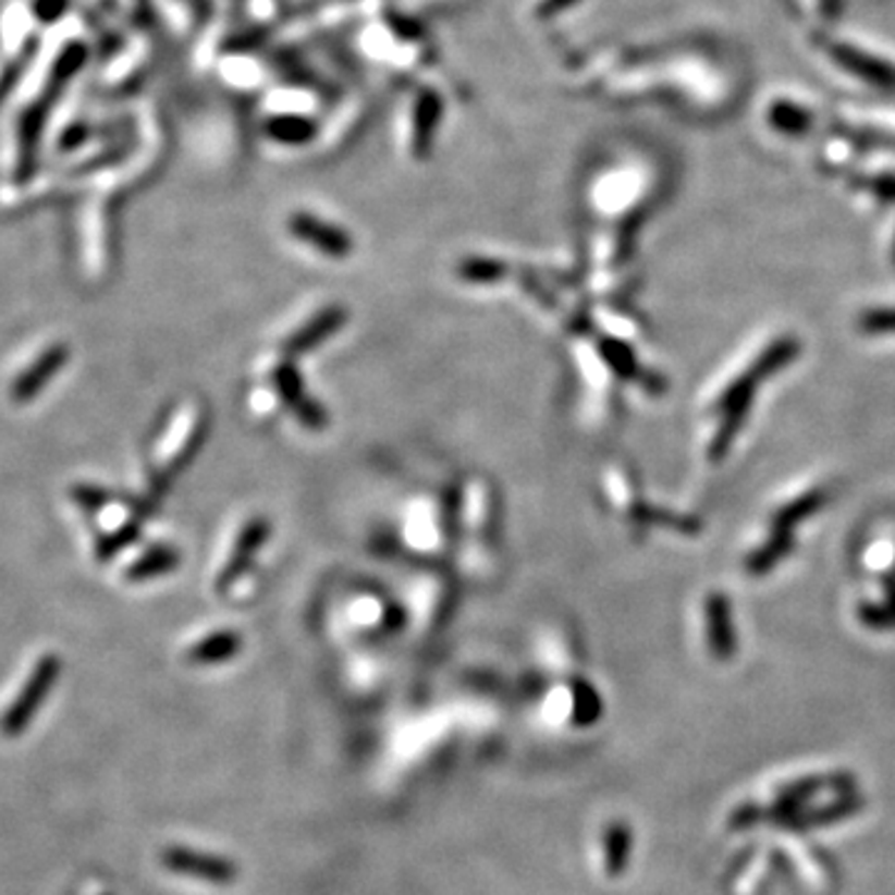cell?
<instances>
[{
	"instance_id": "obj_1",
	"label": "cell",
	"mask_w": 895,
	"mask_h": 895,
	"mask_svg": "<svg viewBox=\"0 0 895 895\" xmlns=\"http://www.w3.org/2000/svg\"><path fill=\"white\" fill-rule=\"evenodd\" d=\"M796 354H798V341L778 339L776 344H771L767 351H763L757 361L746 368L739 379H736L730 389L722 393V399H719V410L724 414V424L722 428H719L714 445H712L714 461L726 451V448H730L732 438L741 428L746 410H749L753 393H757L761 381L769 379L771 373H776L778 368H784L788 361H794Z\"/></svg>"
},
{
	"instance_id": "obj_2",
	"label": "cell",
	"mask_w": 895,
	"mask_h": 895,
	"mask_svg": "<svg viewBox=\"0 0 895 895\" xmlns=\"http://www.w3.org/2000/svg\"><path fill=\"white\" fill-rule=\"evenodd\" d=\"M164 866L174 873H184L189 879L214 883V885H230L236 881V868L226 858H217L209 854H197L189 848H170L164 854Z\"/></svg>"
},
{
	"instance_id": "obj_3",
	"label": "cell",
	"mask_w": 895,
	"mask_h": 895,
	"mask_svg": "<svg viewBox=\"0 0 895 895\" xmlns=\"http://www.w3.org/2000/svg\"><path fill=\"white\" fill-rule=\"evenodd\" d=\"M289 232L298 242L309 244V247L319 249L331 259H344L354 252V242H351V236L341 226L321 222V219L311 214H292V219H289Z\"/></svg>"
},
{
	"instance_id": "obj_4",
	"label": "cell",
	"mask_w": 895,
	"mask_h": 895,
	"mask_svg": "<svg viewBox=\"0 0 895 895\" xmlns=\"http://www.w3.org/2000/svg\"><path fill=\"white\" fill-rule=\"evenodd\" d=\"M348 319V314L344 306H327L319 314H314L309 321L304 323L302 329H296L292 336H289L282 344V354L286 358H296L314 351L316 346H321L323 341L333 336L339 329H344V323Z\"/></svg>"
},
{
	"instance_id": "obj_5",
	"label": "cell",
	"mask_w": 895,
	"mask_h": 895,
	"mask_svg": "<svg viewBox=\"0 0 895 895\" xmlns=\"http://www.w3.org/2000/svg\"><path fill=\"white\" fill-rule=\"evenodd\" d=\"M274 381H277L279 393H282V399L286 401V406L294 410L296 418L302 420L306 428H311V431H321V428L329 426L327 410L309 399V393L304 391L302 376L294 371L292 364L279 366L274 373Z\"/></svg>"
},
{
	"instance_id": "obj_6",
	"label": "cell",
	"mask_w": 895,
	"mask_h": 895,
	"mask_svg": "<svg viewBox=\"0 0 895 895\" xmlns=\"http://www.w3.org/2000/svg\"><path fill=\"white\" fill-rule=\"evenodd\" d=\"M267 538H269V523L265 520V517H254V520L244 525L242 532L236 535L230 560H226L222 573H219L217 577V590H226V587L240 580V577L247 573L252 555L265 545Z\"/></svg>"
},
{
	"instance_id": "obj_7",
	"label": "cell",
	"mask_w": 895,
	"mask_h": 895,
	"mask_svg": "<svg viewBox=\"0 0 895 895\" xmlns=\"http://www.w3.org/2000/svg\"><path fill=\"white\" fill-rule=\"evenodd\" d=\"M52 674H56V664H52V662L40 664V670L33 674V679L28 684V689H25V695L17 699L11 709H8L5 722H3V732L5 734L21 732L23 726L30 722L35 707H38L42 701V697H46V691H48L50 682H52Z\"/></svg>"
},
{
	"instance_id": "obj_8",
	"label": "cell",
	"mask_w": 895,
	"mask_h": 895,
	"mask_svg": "<svg viewBox=\"0 0 895 895\" xmlns=\"http://www.w3.org/2000/svg\"><path fill=\"white\" fill-rule=\"evenodd\" d=\"M236 652H242V637L236 632H212L205 639H199L197 645L189 647V662L192 664H222L230 662L236 657Z\"/></svg>"
},
{
	"instance_id": "obj_9",
	"label": "cell",
	"mask_w": 895,
	"mask_h": 895,
	"mask_svg": "<svg viewBox=\"0 0 895 895\" xmlns=\"http://www.w3.org/2000/svg\"><path fill=\"white\" fill-rule=\"evenodd\" d=\"M455 274H458L463 282H468V284H498V282H503V279H505L507 267L498 259L470 257V259H465V261H461L458 267H455Z\"/></svg>"
},
{
	"instance_id": "obj_10",
	"label": "cell",
	"mask_w": 895,
	"mask_h": 895,
	"mask_svg": "<svg viewBox=\"0 0 895 895\" xmlns=\"http://www.w3.org/2000/svg\"><path fill=\"white\" fill-rule=\"evenodd\" d=\"M826 503V493L823 490H816V493H809L804 498H796L794 503H788L781 507L774 517V528L776 530H784V532H792L794 525H798L801 520H806L811 513L819 511V507Z\"/></svg>"
},
{
	"instance_id": "obj_11",
	"label": "cell",
	"mask_w": 895,
	"mask_h": 895,
	"mask_svg": "<svg viewBox=\"0 0 895 895\" xmlns=\"http://www.w3.org/2000/svg\"><path fill=\"white\" fill-rule=\"evenodd\" d=\"M788 550H792V532L776 530L774 535H771V540L767 542V545L753 552V555L749 557V563H746V565H749V569H751L753 575L767 573V569L774 567V565L778 563V560L786 555Z\"/></svg>"
},
{
	"instance_id": "obj_12",
	"label": "cell",
	"mask_w": 895,
	"mask_h": 895,
	"mask_svg": "<svg viewBox=\"0 0 895 895\" xmlns=\"http://www.w3.org/2000/svg\"><path fill=\"white\" fill-rule=\"evenodd\" d=\"M180 565V555L172 548H155L152 552H147L145 560L130 569L133 580H147V577L164 575Z\"/></svg>"
},
{
	"instance_id": "obj_13",
	"label": "cell",
	"mask_w": 895,
	"mask_h": 895,
	"mask_svg": "<svg viewBox=\"0 0 895 895\" xmlns=\"http://www.w3.org/2000/svg\"><path fill=\"white\" fill-rule=\"evenodd\" d=\"M602 354H604V361H608L620 376H627V379H632V376L637 373L635 356H632V351L625 344H620V341H604Z\"/></svg>"
},
{
	"instance_id": "obj_14",
	"label": "cell",
	"mask_w": 895,
	"mask_h": 895,
	"mask_svg": "<svg viewBox=\"0 0 895 895\" xmlns=\"http://www.w3.org/2000/svg\"><path fill=\"white\" fill-rule=\"evenodd\" d=\"M861 329L868 333L895 331V309H871L861 316Z\"/></svg>"
}]
</instances>
